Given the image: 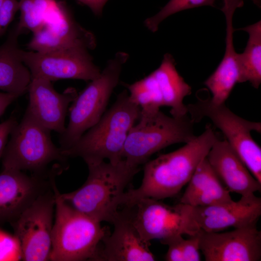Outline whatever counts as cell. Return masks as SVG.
I'll return each instance as SVG.
<instances>
[{"label": "cell", "instance_id": "cb8c5ba5", "mask_svg": "<svg viewBox=\"0 0 261 261\" xmlns=\"http://www.w3.org/2000/svg\"><path fill=\"white\" fill-rule=\"evenodd\" d=\"M19 20L15 27L21 34L24 30L32 33L48 20L58 8V0H19Z\"/></svg>", "mask_w": 261, "mask_h": 261}, {"label": "cell", "instance_id": "4dcf8cb0", "mask_svg": "<svg viewBox=\"0 0 261 261\" xmlns=\"http://www.w3.org/2000/svg\"><path fill=\"white\" fill-rule=\"evenodd\" d=\"M259 7H261V0H251Z\"/></svg>", "mask_w": 261, "mask_h": 261}, {"label": "cell", "instance_id": "277c9868", "mask_svg": "<svg viewBox=\"0 0 261 261\" xmlns=\"http://www.w3.org/2000/svg\"><path fill=\"white\" fill-rule=\"evenodd\" d=\"M54 190L55 217L49 261H96L100 245L109 229L63 201L56 185Z\"/></svg>", "mask_w": 261, "mask_h": 261}, {"label": "cell", "instance_id": "8fae6325", "mask_svg": "<svg viewBox=\"0 0 261 261\" xmlns=\"http://www.w3.org/2000/svg\"><path fill=\"white\" fill-rule=\"evenodd\" d=\"M54 183L11 224L24 261H49L56 195Z\"/></svg>", "mask_w": 261, "mask_h": 261}, {"label": "cell", "instance_id": "ba28073f", "mask_svg": "<svg viewBox=\"0 0 261 261\" xmlns=\"http://www.w3.org/2000/svg\"><path fill=\"white\" fill-rule=\"evenodd\" d=\"M194 122L209 118L221 130L228 142L253 176L261 183V148L251 135L261 132V123L236 115L225 103L217 104L210 99H199L187 105Z\"/></svg>", "mask_w": 261, "mask_h": 261}, {"label": "cell", "instance_id": "484cf974", "mask_svg": "<svg viewBox=\"0 0 261 261\" xmlns=\"http://www.w3.org/2000/svg\"><path fill=\"white\" fill-rule=\"evenodd\" d=\"M22 260L18 239L14 235L0 230V261Z\"/></svg>", "mask_w": 261, "mask_h": 261}, {"label": "cell", "instance_id": "8992f818", "mask_svg": "<svg viewBox=\"0 0 261 261\" xmlns=\"http://www.w3.org/2000/svg\"><path fill=\"white\" fill-rule=\"evenodd\" d=\"M194 123L188 115L175 117L160 110H141L138 123L131 128L127 135L122 158L130 165L139 167L162 149L193 139L196 136Z\"/></svg>", "mask_w": 261, "mask_h": 261}, {"label": "cell", "instance_id": "f1b7e54d", "mask_svg": "<svg viewBox=\"0 0 261 261\" xmlns=\"http://www.w3.org/2000/svg\"><path fill=\"white\" fill-rule=\"evenodd\" d=\"M80 3L88 6L97 16L102 14L103 8L108 0H76Z\"/></svg>", "mask_w": 261, "mask_h": 261}, {"label": "cell", "instance_id": "83f0119b", "mask_svg": "<svg viewBox=\"0 0 261 261\" xmlns=\"http://www.w3.org/2000/svg\"><path fill=\"white\" fill-rule=\"evenodd\" d=\"M17 122L16 118L13 116L0 124V158L7 143L8 137Z\"/></svg>", "mask_w": 261, "mask_h": 261}, {"label": "cell", "instance_id": "ffe728a7", "mask_svg": "<svg viewBox=\"0 0 261 261\" xmlns=\"http://www.w3.org/2000/svg\"><path fill=\"white\" fill-rule=\"evenodd\" d=\"M244 5L243 0H223L221 10L226 23L225 51L223 58L204 85L211 92V100L217 104L225 103L234 86L238 83L239 71L237 55L233 44V16L235 11Z\"/></svg>", "mask_w": 261, "mask_h": 261}, {"label": "cell", "instance_id": "7a4b0ae2", "mask_svg": "<svg viewBox=\"0 0 261 261\" xmlns=\"http://www.w3.org/2000/svg\"><path fill=\"white\" fill-rule=\"evenodd\" d=\"M140 112V107L130 100L128 91L123 90L96 124L70 147L62 150L64 154L67 158L80 157L87 165L106 159L118 163L123 159L127 135Z\"/></svg>", "mask_w": 261, "mask_h": 261}, {"label": "cell", "instance_id": "d4e9b609", "mask_svg": "<svg viewBox=\"0 0 261 261\" xmlns=\"http://www.w3.org/2000/svg\"><path fill=\"white\" fill-rule=\"evenodd\" d=\"M217 0H170L155 15L144 22L148 29L155 32L160 23L169 16L180 11L203 6L215 7Z\"/></svg>", "mask_w": 261, "mask_h": 261}, {"label": "cell", "instance_id": "2e32d148", "mask_svg": "<svg viewBox=\"0 0 261 261\" xmlns=\"http://www.w3.org/2000/svg\"><path fill=\"white\" fill-rule=\"evenodd\" d=\"M48 176L2 169L0 173V223L14 221L36 199L52 187Z\"/></svg>", "mask_w": 261, "mask_h": 261}, {"label": "cell", "instance_id": "d6986e66", "mask_svg": "<svg viewBox=\"0 0 261 261\" xmlns=\"http://www.w3.org/2000/svg\"><path fill=\"white\" fill-rule=\"evenodd\" d=\"M206 158L230 192L244 196L261 191V183L253 176L225 139L218 138Z\"/></svg>", "mask_w": 261, "mask_h": 261}, {"label": "cell", "instance_id": "7c38bea8", "mask_svg": "<svg viewBox=\"0 0 261 261\" xmlns=\"http://www.w3.org/2000/svg\"><path fill=\"white\" fill-rule=\"evenodd\" d=\"M88 50L78 46L43 53L21 49V57L31 78H42L51 82L65 79L87 81L96 79L101 72Z\"/></svg>", "mask_w": 261, "mask_h": 261}, {"label": "cell", "instance_id": "5bb4252c", "mask_svg": "<svg viewBox=\"0 0 261 261\" xmlns=\"http://www.w3.org/2000/svg\"><path fill=\"white\" fill-rule=\"evenodd\" d=\"M28 48L39 53H48L75 47L95 48L94 34L76 22L62 1L53 15L38 30L32 33Z\"/></svg>", "mask_w": 261, "mask_h": 261}, {"label": "cell", "instance_id": "44dd1931", "mask_svg": "<svg viewBox=\"0 0 261 261\" xmlns=\"http://www.w3.org/2000/svg\"><path fill=\"white\" fill-rule=\"evenodd\" d=\"M230 193L206 157L200 163L188 182L180 203L192 207L225 203L233 200Z\"/></svg>", "mask_w": 261, "mask_h": 261}, {"label": "cell", "instance_id": "e0dca14e", "mask_svg": "<svg viewBox=\"0 0 261 261\" xmlns=\"http://www.w3.org/2000/svg\"><path fill=\"white\" fill-rule=\"evenodd\" d=\"M112 224L114 230L102 240L96 261H153L156 258L134 225L128 208L118 213Z\"/></svg>", "mask_w": 261, "mask_h": 261}, {"label": "cell", "instance_id": "603a6c76", "mask_svg": "<svg viewBox=\"0 0 261 261\" xmlns=\"http://www.w3.org/2000/svg\"><path fill=\"white\" fill-rule=\"evenodd\" d=\"M239 29L249 37L244 52L237 55L238 83L247 81L257 89L261 83V21Z\"/></svg>", "mask_w": 261, "mask_h": 261}, {"label": "cell", "instance_id": "3957f363", "mask_svg": "<svg viewBox=\"0 0 261 261\" xmlns=\"http://www.w3.org/2000/svg\"><path fill=\"white\" fill-rule=\"evenodd\" d=\"M87 167L88 174L84 184L73 191L60 193V196L79 212L101 222L112 223L125 188L140 169L124 159L117 163L103 161Z\"/></svg>", "mask_w": 261, "mask_h": 261}, {"label": "cell", "instance_id": "1f68e13d", "mask_svg": "<svg viewBox=\"0 0 261 261\" xmlns=\"http://www.w3.org/2000/svg\"><path fill=\"white\" fill-rule=\"evenodd\" d=\"M4 1V0H0V9L1 8V6L2 5Z\"/></svg>", "mask_w": 261, "mask_h": 261}, {"label": "cell", "instance_id": "6da1fadb", "mask_svg": "<svg viewBox=\"0 0 261 261\" xmlns=\"http://www.w3.org/2000/svg\"><path fill=\"white\" fill-rule=\"evenodd\" d=\"M217 138L209 124L202 134L182 147L148 160L145 163L141 185L125 192L120 206L131 207L144 198L160 200L176 195L188 183Z\"/></svg>", "mask_w": 261, "mask_h": 261}, {"label": "cell", "instance_id": "ac0fdd59", "mask_svg": "<svg viewBox=\"0 0 261 261\" xmlns=\"http://www.w3.org/2000/svg\"><path fill=\"white\" fill-rule=\"evenodd\" d=\"M29 103L27 109L44 126L60 135L65 130V117L69 105L77 97L75 88L69 87L58 92L51 82L31 78L28 87Z\"/></svg>", "mask_w": 261, "mask_h": 261}, {"label": "cell", "instance_id": "9c48e42d", "mask_svg": "<svg viewBox=\"0 0 261 261\" xmlns=\"http://www.w3.org/2000/svg\"><path fill=\"white\" fill-rule=\"evenodd\" d=\"M130 100L145 111L171 108L172 116L188 115L184 98L191 93V87L177 72L173 57L165 54L159 67L145 78L131 84H126Z\"/></svg>", "mask_w": 261, "mask_h": 261}, {"label": "cell", "instance_id": "5b68a950", "mask_svg": "<svg viewBox=\"0 0 261 261\" xmlns=\"http://www.w3.org/2000/svg\"><path fill=\"white\" fill-rule=\"evenodd\" d=\"M50 132L27 109L11 132L1 157L2 169L29 171L41 176L60 172L48 171L52 162L65 165L68 158L53 143Z\"/></svg>", "mask_w": 261, "mask_h": 261}, {"label": "cell", "instance_id": "9a60e30c", "mask_svg": "<svg viewBox=\"0 0 261 261\" xmlns=\"http://www.w3.org/2000/svg\"><path fill=\"white\" fill-rule=\"evenodd\" d=\"M193 219L199 230L218 232L257 225L261 216V198L254 194L242 196L237 201L207 206H192Z\"/></svg>", "mask_w": 261, "mask_h": 261}, {"label": "cell", "instance_id": "7402d4cb", "mask_svg": "<svg viewBox=\"0 0 261 261\" xmlns=\"http://www.w3.org/2000/svg\"><path fill=\"white\" fill-rule=\"evenodd\" d=\"M15 27L0 45V89L19 97L28 91L31 75L21 57Z\"/></svg>", "mask_w": 261, "mask_h": 261}, {"label": "cell", "instance_id": "4316f807", "mask_svg": "<svg viewBox=\"0 0 261 261\" xmlns=\"http://www.w3.org/2000/svg\"><path fill=\"white\" fill-rule=\"evenodd\" d=\"M18 10L17 0H4L0 9V36L5 33Z\"/></svg>", "mask_w": 261, "mask_h": 261}, {"label": "cell", "instance_id": "30bf717a", "mask_svg": "<svg viewBox=\"0 0 261 261\" xmlns=\"http://www.w3.org/2000/svg\"><path fill=\"white\" fill-rule=\"evenodd\" d=\"M127 208L141 238L148 243L179 234L191 236L200 230L193 218L192 206L181 203L170 205L144 198Z\"/></svg>", "mask_w": 261, "mask_h": 261}, {"label": "cell", "instance_id": "52a82bcc", "mask_svg": "<svg viewBox=\"0 0 261 261\" xmlns=\"http://www.w3.org/2000/svg\"><path fill=\"white\" fill-rule=\"evenodd\" d=\"M129 58L126 52L116 53L100 75L77 95L70 108L68 125L60 135L59 143L62 150L70 147L101 119Z\"/></svg>", "mask_w": 261, "mask_h": 261}, {"label": "cell", "instance_id": "4fadbf2b", "mask_svg": "<svg viewBox=\"0 0 261 261\" xmlns=\"http://www.w3.org/2000/svg\"><path fill=\"white\" fill-rule=\"evenodd\" d=\"M200 251L206 261H259L261 232L257 225L226 232L199 231Z\"/></svg>", "mask_w": 261, "mask_h": 261}, {"label": "cell", "instance_id": "f546056e", "mask_svg": "<svg viewBox=\"0 0 261 261\" xmlns=\"http://www.w3.org/2000/svg\"><path fill=\"white\" fill-rule=\"evenodd\" d=\"M19 97L15 94L0 92V116L4 113L8 106Z\"/></svg>", "mask_w": 261, "mask_h": 261}]
</instances>
